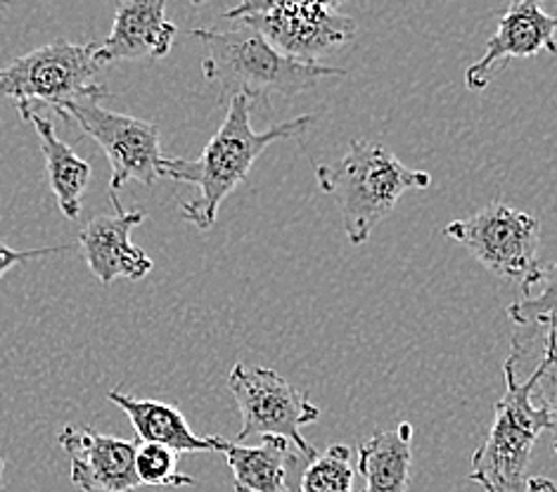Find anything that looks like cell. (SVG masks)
<instances>
[{
  "label": "cell",
  "instance_id": "4",
  "mask_svg": "<svg viewBox=\"0 0 557 492\" xmlns=\"http://www.w3.org/2000/svg\"><path fill=\"white\" fill-rule=\"evenodd\" d=\"M190 36L207 48L202 62L205 78L209 84H219L228 98H295L325 76H347V70L337 66L285 58L267 43V38L247 26H235L233 31L193 29Z\"/></svg>",
  "mask_w": 557,
  "mask_h": 492
},
{
  "label": "cell",
  "instance_id": "2",
  "mask_svg": "<svg viewBox=\"0 0 557 492\" xmlns=\"http://www.w3.org/2000/svg\"><path fill=\"white\" fill-rule=\"evenodd\" d=\"M546 345H543V361L532 371V377L520 381L517 375V353L520 341L512 339V353L503 365L506 377V393L498 398L494 412V427H491L486 441L472 457L470 481L484 492H527V474L532 464L534 445L543 431L555 429L553 405L534 403V391L546 379L553 365L555 327L546 329Z\"/></svg>",
  "mask_w": 557,
  "mask_h": 492
},
{
  "label": "cell",
  "instance_id": "12",
  "mask_svg": "<svg viewBox=\"0 0 557 492\" xmlns=\"http://www.w3.org/2000/svg\"><path fill=\"white\" fill-rule=\"evenodd\" d=\"M112 204L116 214L96 216L78 235V247H82L86 265L104 287H110L116 279L138 282L154 265L140 247L131 242V230L138 228L148 214L143 209L124 211L119 202Z\"/></svg>",
  "mask_w": 557,
  "mask_h": 492
},
{
  "label": "cell",
  "instance_id": "11",
  "mask_svg": "<svg viewBox=\"0 0 557 492\" xmlns=\"http://www.w3.org/2000/svg\"><path fill=\"white\" fill-rule=\"evenodd\" d=\"M557 20L534 0L510 3L498 20V31L488 38L484 58L468 66V90H484L498 70H506L515 58H534L541 50L555 55Z\"/></svg>",
  "mask_w": 557,
  "mask_h": 492
},
{
  "label": "cell",
  "instance_id": "21",
  "mask_svg": "<svg viewBox=\"0 0 557 492\" xmlns=\"http://www.w3.org/2000/svg\"><path fill=\"white\" fill-rule=\"evenodd\" d=\"M72 247H46V249H26L17 251L8 244L0 242V277H3L10 268H15L20 263L34 261V258H46V256H55L62 254V251H70Z\"/></svg>",
  "mask_w": 557,
  "mask_h": 492
},
{
  "label": "cell",
  "instance_id": "18",
  "mask_svg": "<svg viewBox=\"0 0 557 492\" xmlns=\"http://www.w3.org/2000/svg\"><path fill=\"white\" fill-rule=\"evenodd\" d=\"M354 464L349 445H333L315 455L301 471V492H354Z\"/></svg>",
  "mask_w": 557,
  "mask_h": 492
},
{
  "label": "cell",
  "instance_id": "1",
  "mask_svg": "<svg viewBox=\"0 0 557 492\" xmlns=\"http://www.w3.org/2000/svg\"><path fill=\"white\" fill-rule=\"evenodd\" d=\"M251 100L245 96L231 98L223 124L209 140L205 152L197 159H162L159 178H171L178 182L195 185L200 194L193 202L183 204V220L195 225L197 230H211L216 223L223 199L235 192L257 159L267 152L273 142L295 138L304 128L313 124V116H297L289 122L275 124L269 130H255L249 122Z\"/></svg>",
  "mask_w": 557,
  "mask_h": 492
},
{
  "label": "cell",
  "instance_id": "5",
  "mask_svg": "<svg viewBox=\"0 0 557 492\" xmlns=\"http://www.w3.org/2000/svg\"><path fill=\"white\" fill-rule=\"evenodd\" d=\"M223 20L247 26L267 38L281 55L307 64L356 38V22L342 15L337 3H281V0H245L223 12Z\"/></svg>",
  "mask_w": 557,
  "mask_h": 492
},
{
  "label": "cell",
  "instance_id": "15",
  "mask_svg": "<svg viewBox=\"0 0 557 492\" xmlns=\"http://www.w3.org/2000/svg\"><path fill=\"white\" fill-rule=\"evenodd\" d=\"M17 110L24 122H29L36 128V136L41 140V152L46 156V178L52 194L58 199L60 211L64 218L76 220L78 214H82V199L90 185V164L58 136L48 116L38 114L26 102H20Z\"/></svg>",
  "mask_w": 557,
  "mask_h": 492
},
{
  "label": "cell",
  "instance_id": "14",
  "mask_svg": "<svg viewBox=\"0 0 557 492\" xmlns=\"http://www.w3.org/2000/svg\"><path fill=\"white\" fill-rule=\"evenodd\" d=\"M110 403H114L131 419L136 429L138 443H154L181 452H223L231 441L219 436H197L190 424L185 421L183 412L159 401H145V398L126 395L122 391L108 393Z\"/></svg>",
  "mask_w": 557,
  "mask_h": 492
},
{
  "label": "cell",
  "instance_id": "10",
  "mask_svg": "<svg viewBox=\"0 0 557 492\" xmlns=\"http://www.w3.org/2000/svg\"><path fill=\"white\" fill-rule=\"evenodd\" d=\"M60 447L72 459V483L84 492H134L138 441L104 436L88 427H64Z\"/></svg>",
  "mask_w": 557,
  "mask_h": 492
},
{
  "label": "cell",
  "instance_id": "19",
  "mask_svg": "<svg viewBox=\"0 0 557 492\" xmlns=\"http://www.w3.org/2000/svg\"><path fill=\"white\" fill-rule=\"evenodd\" d=\"M136 476L140 485H162V488H181L193 485L195 478L178 471V455L174 450L138 443L136 450Z\"/></svg>",
  "mask_w": 557,
  "mask_h": 492
},
{
  "label": "cell",
  "instance_id": "17",
  "mask_svg": "<svg viewBox=\"0 0 557 492\" xmlns=\"http://www.w3.org/2000/svg\"><path fill=\"white\" fill-rule=\"evenodd\" d=\"M233 471L235 492H285L292 445L285 438L267 436L261 445L228 443L223 450Z\"/></svg>",
  "mask_w": 557,
  "mask_h": 492
},
{
  "label": "cell",
  "instance_id": "24",
  "mask_svg": "<svg viewBox=\"0 0 557 492\" xmlns=\"http://www.w3.org/2000/svg\"><path fill=\"white\" fill-rule=\"evenodd\" d=\"M3 471H5V459L0 457V490H3Z\"/></svg>",
  "mask_w": 557,
  "mask_h": 492
},
{
  "label": "cell",
  "instance_id": "20",
  "mask_svg": "<svg viewBox=\"0 0 557 492\" xmlns=\"http://www.w3.org/2000/svg\"><path fill=\"white\" fill-rule=\"evenodd\" d=\"M510 320L520 327L543 325L546 329L555 327V265L550 263L541 282L524 294L522 301L512 303L508 308Z\"/></svg>",
  "mask_w": 557,
  "mask_h": 492
},
{
  "label": "cell",
  "instance_id": "3",
  "mask_svg": "<svg viewBox=\"0 0 557 492\" xmlns=\"http://www.w3.org/2000/svg\"><path fill=\"white\" fill-rule=\"evenodd\" d=\"M321 190L335 194L347 239L366 244L408 190L430 188V173L404 166L387 148L368 140H351L335 166H318Z\"/></svg>",
  "mask_w": 557,
  "mask_h": 492
},
{
  "label": "cell",
  "instance_id": "23",
  "mask_svg": "<svg viewBox=\"0 0 557 492\" xmlns=\"http://www.w3.org/2000/svg\"><path fill=\"white\" fill-rule=\"evenodd\" d=\"M527 492H557L550 478H527Z\"/></svg>",
  "mask_w": 557,
  "mask_h": 492
},
{
  "label": "cell",
  "instance_id": "8",
  "mask_svg": "<svg viewBox=\"0 0 557 492\" xmlns=\"http://www.w3.org/2000/svg\"><path fill=\"white\" fill-rule=\"evenodd\" d=\"M228 389L243 417V429L235 436V443L243 445L255 436H275L285 438L297 452H313L301 429L321 419V407L275 369L235 365L228 375Z\"/></svg>",
  "mask_w": 557,
  "mask_h": 492
},
{
  "label": "cell",
  "instance_id": "25",
  "mask_svg": "<svg viewBox=\"0 0 557 492\" xmlns=\"http://www.w3.org/2000/svg\"><path fill=\"white\" fill-rule=\"evenodd\" d=\"M3 10H8V3H0V12H3Z\"/></svg>",
  "mask_w": 557,
  "mask_h": 492
},
{
  "label": "cell",
  "instance_id": "13",
  "mask_svg": "<svg viewBox=\"0 0 557 492\" xmlns=\"http://www.w3.org/2000/svg\"><path fill=\"white\" fill-rule=\"evenodd\" d=\"M176 24L166 20L164 0H126L116 5L112 31L102 41H90L92 58L102 66L166 58L176 41Z\"/></svg>",
  "mask_w": 557,
  "mask_h": 492
},
{
  "label": "cell",
  "instance_id": "6",
  "mask_svg": "<svg viewBox=\"0 0 557 492\" xmlns=\"http://www.w3.org/2000/svg\"><path fill=\"white\" fill-rule=\"evenodd\" d=\"M444 235L466 247L491 273L520 282L524 294L541 282L550 265L539 261V220L508 204H486L470 218L448 223Z\"/></svg>",
  "mask_w": 557,
  "mask_h": 492
},
{
  "label": "cell",
  "instance_id": "16",
  "mask_svg": "<svg viewBox=\"0 0 557 492\" xmlns=\"http://www.w3.org/2000/svg\"><path fill=\"white\" fill-rule=\"evenodd\" d=\"M413 467V427L401 421L392 431H375L358 447L363 492H406Z\"/></svg>",
  "mask_w": 557,
  "mask_h": 492
},
{
  "label": "cell",
  "instance_id": "7",
  "mask_svg": "<svg viewBox=\"0 0 557 492\" xmlns=\"http://www.w3.org/2000/svg\"><path fill=\"white\" fill-rule=\"evenodd\" d=\"M102 66L92 58L90 43L52 41L12 60L0 70V98L44 102L52 110L67 102L100 100L108 88L100 84Z\"/></svg>",
  "mask_w": 557,
  "mask_h": 492
},
{
  "label": "cell",
  "instance_id": "9",
  "mask_svg": "<svg viewBox=\"0 0 557 492\" xmlns=\"http://www.w3.org/2000/svg\"><path fill=\"white\" fill-rule=\"evenodd\" d=\"M67 122H76L88 138L96 140L102 152L108 154L112 166L110 194L116 192L128 180L152 185L159 178V164H162V133L159 126L145 118L128 114H116L104 110L100 100H78L67 102L55 110Z\"/></svg>",
  "mask_w": 557,
  "mask_h": 492
},
{
  "label": "cell",
  "instance_id": "22",
  "mask_svg": "<svg viewBox=\"0 0 557 492\" xmlns=\"http://www.w3.org/2000/svg\"><path fill=\"white\" fill-rule=\"evenodd\" d=\"M318 455V452H297L292 450L289 462H287V476H285V492H301L299 488V478L301 471L307 469V464Z\"/></svg>",
  "mask_w": 557,
  "mask_h": 492
}]
</instances>
